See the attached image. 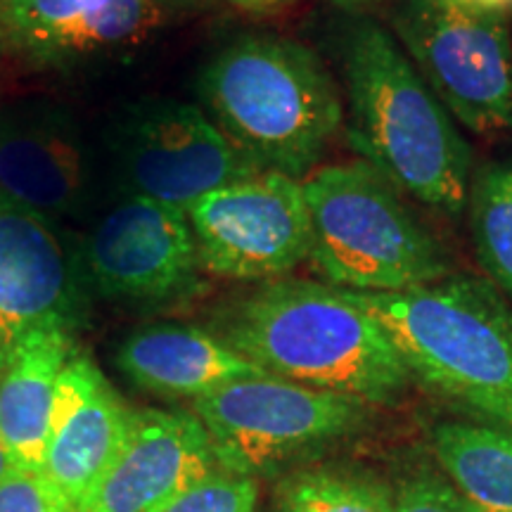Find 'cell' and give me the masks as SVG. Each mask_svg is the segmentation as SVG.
I'll use <instances>...</instances> for the list:
<instances>
[{
	"label": "cell",
	"instance_id": "cell-1",
	"mask_svg": "<svg viewBox=\"0 0 512 512\" xmlns=\"http://www.w3.org/2000/svg\"><path fill=\"white\" fill-rule=\"evenodd\" d=\"M219 335L266 375L368 406L392 403L411 375L387 332L330 283L278 278L221 311Z\"/></svg>",
	"mask_w": 512,
	"mask_h": 512
},
{
	"label": "cell",
	"instance_id": "cell-2",
	"mask_svg": "<svg viewBox=\"0 0 512 512\" xmlns=\"http://www.w3.org/2000/svg\"><path fill=\"white\" fill-rule=\"evenodd\" d=\"M344 76L356 150L406 197L460 219L472 183L470 145L396 36L370 19L354 24Z\"/></svg>",
	"mask_w": 512,
	"mask_h": 512
},
{
	"label": "cell",
	"instance_id": "cell-3",
	"mask_svg": "<svg viewBox=\"0 0 512 512\" xmlns=\"http://www.w3.org/2000/svg\"><path fill=\"white\" fill-rule=\"evenodd\" d=\"M209 119L259 171L297 181L342 128V98L325 64L302 43L280 36H240L200 74Z\"/></svg>",
	"mask_w": 512,
	"mask_h": 512
},
{
	"label": "cell",
	"instance_id": "cell-4",
	"mask_svg": "<svg viewBox=\"0 0 512 512\" xmlns=\"http://www.w3.org/2000/svg\"><path fill=\"white\" fill-rule=\"evenodd\" d=\"M408 375L512 432V309L491 280L448 273L403 292H351Z\"/></svg>",
	"mask_w": 512,
	"mask_h": 512
},
{
	"label": "cell",
	"instance_id": "cell-5",
	"mask_svg": "<svg viewBox=\"0 0 512 512\" xmlns=\"http://www.w3.org/2000/svg\"><path fill=\"white\" fill-rule=\"evenodd\" d=\"M313 266L349 292H403L451 273L403 192L368 162L320 166L304 178Z\"/></svg>",
	"mask_w": 512,
	"mask_h": 512
},
{
	"label": "cell",
	"instance_id": "cell-6",
	"mask_svg": "<svg viewBox=\"0 0 512 512\" xmlns=\"http://www.w3.org/2000/svg\"><path fill=\"white\" fill-rule=\"evenodd\" d=\"M368 403L273 375L228 382L192 401L223 470L259 477L361 430Z\"/></svg>",
	"mask_w": 512,
	"mask_h": 512
},
{
	"label": "cell",
	"instance_id": "cell-7",
	"mask_svg": "<svg viewBox=\"0 0 512 512\" xmlns=\"http://www.w3.org/2000/svg\"><path fill=\"white\" fill-rule=\"evenodd\" d=\"M394 34L451 117L477 136L512 133V27L463 0H401Z\"/></svg>",
	"mask_w": 512,
	"mask_h": 512
},
{
	"label": "cell",
	"instance_id": "cell-8",
	"mask_svg": "<svg viewBox=\"0 0 512 512\" xmlns=\"http://www.w3.org/2000/svg\"><path fill=\"white\" fill-rule=\"evenodd\" d=\"M119 192L188 211L209 192L259 169L230 143L209 114L181 100H143L112 128Z\"/></svg>",
	"mask_w": 512,
	"mask_h": 512
},
{
	"label": "cell",
	"instance_id": "cell-9",
	"mask_svg": "<svg viewBox=\"0 0 512 512\" xmlns=\"http://www.w3.org/2000/svg\"><path fill=\"white\" fill-rule=\"evenodd\" d=\"M202 271L233 280H278L311 256L304 181L275 171L209 192L188 209Z\"/></svg>",
	"mask_w": 512,
	"mask_h": 512
},
{
	"label": "cell",
	"instance_id": "cell-10",
	"mask_svg": "<svg viewBox=\"0 0 512 512\" xmlns=\"http://www.w3.org/2000/svg\"><path fill=\"white\" fill-rule=\"evenodd\" d=\"M91 290L114 302L164 306L200 285V254L188 211L124 195L79 242Z\"/></svg>",
	"mask_w": 512,
	"mask_h": 512
},
{
	"label": "cell",
	"instance_id": "cell-11",
	"mask_svg": "<svg viewBox=\"0 0 512 512\" xmlns=\"http://www.w3.org/2000/svg\"><path fill=\"white\" fill-rule=\"evenodd\" d=\"M88 294L81 247L62 223L0 197V366L36 330L76 332Z\"/></svg>",
	"mask_w": 512,
	"mask_h": 512
},
{
	"label": "cell",
	"instance_id": "cell-12",
	"mask_svg": "<svg viewBox=\"0 0 512 512\" xmlns=\"http://www.w3.org/2000/svg\"><path fill=\"white\" fill-rule=\"evenodd\" d=\"M93 152L79 124L43 100L0 105V197L62 223L91 207Z\"/></svg>",
	"mask_w": 512,
	"mask_h": 512
},
{
	"label": "cell",
	"instance_id": "cell-13",
	"mask_svg": "<svg viewBox=\"0 0 512 512\" xmlns=\"http://www.w3.org/2000/svg\"><path fill=\"white\" fill-rule=\"evenodd\" d=\"M214 446L204 425L192 411H133L126 446L79 503L81 512H162L219 470Z\"/></svg>",
	"mask_w": 512,
	"mask_h": 512
},
{
	"label": "cell",
	"instance_id": "cell-14",
	"mask_svg": "<svg viewBox=\"0 0 512 512\" xmlns=\"http://www.w3.org/2000/svg\"><path fill=\"white\" fill-rule=\"evenodd\" d=\"M133 408L88 356L76 354L57 380L41 475L76 508L124 451Z\"/></svg>",
	"mask_w": 512,
	"mask_h": 512
},
{
	"label": "cell",
	"instance_id": "cell-15",
	"mask_svg": "<svg viewBox=\"0 0 512 512\" xmlns=\"http://www.w3.org/2000/svg\"><path fill=\"white\" fill-rule=\"evenodd\" d=\"M162 17L164 0H8L3 34L34 62H81L138 48Z\"/></svg>",
	"mask_w": 512,
	"mask_h": 512
},
{
	"label": "cell",
	"instance_id": "cell-16",
	"mask_svg": "<svg viewBox=\"0 0 512 512\" xmlns=\"http://www.w3.org/2000/svg\"><path fill=\"white\" fill-rule=\"evenodd\" d=\"M117 366L145 392L192 401L228 382L264 375L216 332L178 323H155L131 332L117 351Z\"/></svg>",
	"mask_w": 512,
	"mask_h": 512
},
{
	"label": "cell",
	"instance_id": "cell-17",
	"mask_svg": "<svg viewBox=\"0 0 512 512\" xmlns=\"http://www.w3.org/2000/svg\"><path fill=\"white\" fill-rule=\"evenodd\" d=\"M74 351V332L36 330L0 366V439L19 470L41 472L57 380Z\"/></svg>",
	"mask_w": 512,
	"mask_h": 512
},
{
	"label": "cell",
	"instance_id": "cell-18",
	"mask_svg": "<svg viewBox=\"0 0 512 512\" xmlns=\"http://www.w3.org/2000/svg\"><path fill=\"white\" fill-rule=\"evenodd\" d=\"M439 465L482 512H512V432L444 422L432 434Z\"/></svg>",
	"mask_w": 512,
	"mask_h": 512
},
{
	"label": "cell",
	"instance_id": "cell-19",
	"mask_svg": "<svg viewBox=\"0 0 512 512\" xmlns=\"http://www.w3.org/2000/svg\"><path fill=\"white\" fill-rule=\"evenodd\" d=\"M465 211L479 266L512 299V159L486 164L472 176Z\"/></svg>",
	"mask_w": 512,
	"mask_h": 512
},
{
	"label": "cell",
	"instance_id": "cell-20",
	"mask_svg": "<svg viewBox=\"0 0 512 512\" xmlns=\"http://www.w3.org/2000/svg\"><path fill=\"white\" fill-rule=\"evenodd\" d=\"M268 512H394V494L368 475L320 467L287 477Z\"/></svg>",
	"mask_w": 512,
	"mask_h": 512
},
{
	"label": "cell",
	"instance_id": "cell-21",
	"mask_svg": "<svg viewBox=\"0 0 512 512\" xmlns=\"http://www.w3.org/2000/svg\"><path fill=\"white\" fill-rule=\"evenodd\" d=\"M259 503V484L238 472H211L202 482L171 501L162 512H254Z\"/></svg>",
	"mask_w": 512,
	"mask_h": 512
},
{
	"label": "cell",
	"instance_id": "cell-22",
	"mask_svg": "<svg viewBox=\"0 0 512 512\" xmlns=\"http://www.w3.org/2000/svg\"><path fill=\"white\" fill-rule=\"evenodd\" d=\"M0 512H81L41 472L17 470L0 482Z\"/></svg>",
	"mask_w": 512,
	"mask_h": 512
},
{
	"label": "cell",
	"instance_id": "cell-23",
	"mask_svg": "<svg viewBox=\"0 0 512 512\" xmlns=\"http://www.w3.org/2000/svg\"><path fill=\"white\" fill-rule=\"evenodd\" d=\"M394 512H482L456 486L434 475H418L399 486Z\"/></svg>",
	"mask_w": 512,
	"mask_h": 512
},
{
	"label": "cell",
	"instance_id": "cell-24",
	"mask_svg": "<svg viewBox=\"0 0 512 512\" xmlns=\"http://www.w3.org/2000/svg\"><path fill=\"white\" fill-rule=\"evenodd\" d=\"M463 3L472 5V8L486 10V12H498V15L512 10V0H463Z\"/></svg>",
	"mask_w": 512,
	"mask_h": 512
},
{
	"label": "cell",
	"instance_id": "cell-25",
	"mask_svg": "<svg viewBox=\"0 0 512 512\" xmlns=\"http://www.w3.org/2000/svg\"><path fill=\"white\" fill-rule=\"evenodd\" d=\"M19 470L15 458H12V453L8 451V446H5V441L0 439V482L3 479H8L10 475H15V472Z\"/></svg>",
	"mask_w": 512,
	"mask_h": 512
},
{
	"label": "cell",
	"instance_id": "cell-26",
	"mask_svg": "<svg viewBox=\"0 0 512 512\" xmlns=\"http://www.w3.org/2000/svg\"><path fill=\"white\" fill-rule=\"evenodd\" d=\"M230 3L242 5V8H266V5L278 3V0H230Z\"/></svg>",
	"mask_w": 512,
	"mask_h": 512
},
{
	"label": "cell",
	"instance_id": "cell-27",
	"mask_svg": "<svg viewBox=\"0 0 512 512\" xmlns=\"http://www.w3.org/2000/svg\"><path fill=\"white\" fill-rule=\"evenodd\" d=\"M5 3H8V0H0V34H3V10H5Z\"/></svg>",
	"mask_w": 512,
	"mask_h": 512
},
{
	"label": "cell",
	"instance_id": "cell-28",
	"mask_svg": "<svg viewBox=\"0 0 512 512\" xmlns=\"http://www.w3.org/2000/svg\"><path fill=\"white\" fill-rule=\"evenodd\" d=\"M335 3H373V0H335Z\"/></svg>",
	"mask_w": 512,
	"mask_h": 512
}]
</instances>
